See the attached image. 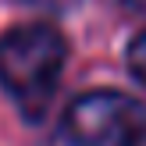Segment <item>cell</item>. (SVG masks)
Masks as SVG:
<instances>
[{
  "label": "cell",
  "instance_id": "cell-3",
  "mask_svg": "<svg viewBox=\"0 0 146 146\" xmlns=\"http://www.w3.org/2000/svg\"><path fill=\"white\" fill-rule=\"evenodd\" d=\"M128 68L135 71L139 82H146V29L132 39V46H128Z\"/></svg>",
  "mask_w": 146,
  "mask_h": 146
},
{
  "label": "cell",
  "instance_id": "cell-2",
  "mask_svg": "<svg viewBox=\"0 0 146 146\" xmlns=\"http://www.w3.org/2000/svg\"><path fill=\"white\" fill-rule=\"evenodd\" d=\"M146 114L118 89H93L68 104L61 135L68 146H139Z\"/></svg>",
  "mask_w": 146,
  "mask_h": 146
},
{
  "label": "cell",
  "instance_id": "cell-1",
  "mask_svg": "<svg viewBox=\"0 0 146 146\" xmlns=\"http://www.w3.org/2000/svg\"><path fill=\"white\" fill-rule=\"evenodd\" d=\"M64 57H68L64 36L39 21L14 25L0 36V86L29 118L46 111L61 82Z\"/></svg>",
  "mask_w": 146,
  "mask_h": 146
},
{
  "label": "cell",
  "instance_id": "cell-4",
  "mask_svg": "<svg viewBox=\"0 0 146 146\" xmlns=\"http://www.w3.org/2000/svg\"><path fill=\"white\" fill-rule=\"evenodd\" d=\"M121 4H128L132 11H143V14H146V0H121Z\"/></svg>",
  "mask_w": 146,
  "mask_h": 146
}]
</instances>
